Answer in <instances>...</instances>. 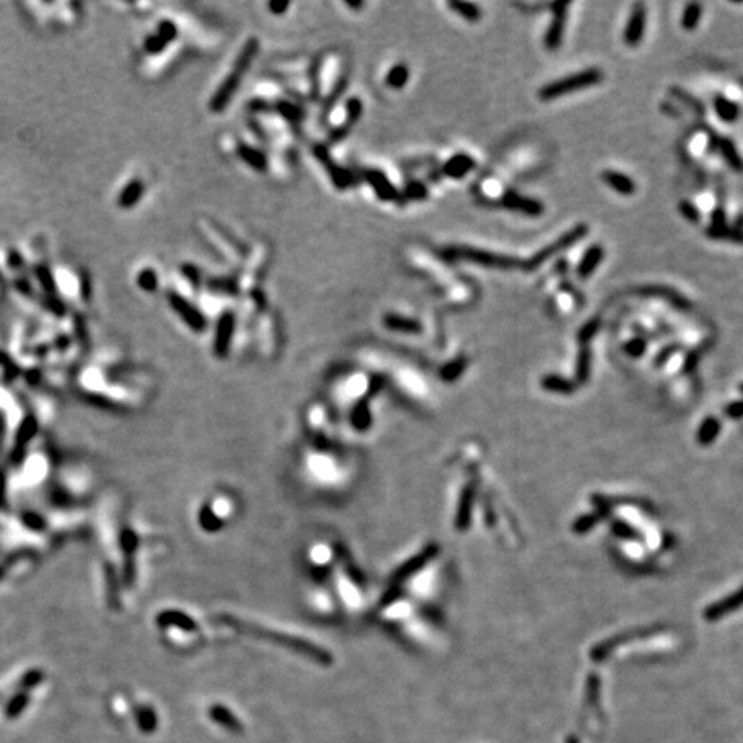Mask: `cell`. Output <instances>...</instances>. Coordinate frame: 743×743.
<instances>
[{"label":"cell","mask_w":743,"mask_h":743,"mask_svg":"<svg viewBox=\"0 0 743 743\" xmlns=\"http://www.w3.org/2000/svg\"><path fill=\"white\" fill-rule=\"evenodd\" d=\"M602 181L606 182V185H609L614 191H617L623 196L633 195L637 189V185L633 179H630L628 176L617 171H604Z\"/></svg>","instance_id":"obj_10"},{"label":"cell","mask_w":743,"mask_h":743,"mask_svg":"<svg viewBox=\"0 0 743 743\" xmlns=\"http://www.w3.org/2000/svg\"><path fill=\"white\" fill-rule=\"evenodd\" d=\"M231 335H233V315L224 314L219 322V329H217V339H215L217 353H226L227 346H229V341H231Z\"/></svg>","instance_id":"obj_14"},{"label":"cell","mask_w":743,"mask_h":743,"mask_svg":"<svg viewBox=\"0 0 743 743\" xmlns=\"http://www.w3.org/2000/svg\"><path fill=\"white\" fill-rule=\"evenodd\" d=\"M589 365H590V353L587 346H583L582 351L578 356V365H576V377L580 381H585L587 375H589Z\"/></svg>","instance_id":"obj_24"},{"label":"cell","mask_w":743,"mask_h":743,"mask_svg":"<svg viewBox=\"0 0 743 743\" xmlns=\"http://www.w3.org/2000/svg\"><path fill=\"white\" fill-rule=\"evenodd\" d=\"M36 274H38V279H40V283H42V286H45V291L54 293V279H52V276H50L49 269H47V267H38V269H36Z\"/></svg>","instance_id":"obj_29"},{"label":"cell","mask_w":743,"mask_h":743,"mask_svg":"<svg viewBox=\"0 0 743 743\" xmlns=\"http://www.w3.org/2000/svg\"><path fill=\"white\" fill-rule=\"evenodd\" d=\"M718 147H719V152H721V155L724 157V161L728 162L729 167H731L735 172H740V174H742V172H743V158L740 157V154H738V150H736L735 143H733V141L729 140V138H719Z\"/></svg>","instance_id":"obj_12"},{"label":"cell","mask_w":743,"mask_h":743,"mask_svg":"<svg viewBox=\"0 0 743 743\" xmlns=\"http://www.w3.org/2000/svg\"><path fill=\"white\" fill-rule=\"evenodd\" d=\"M141 195H143V182L138 181V179L137 181H131L130 185L124 188V191L121 193V196H119V207H122V209H131V207L141 198Z\"/></svg>","instance_id":"obj_16"},{"label":"cell","mask_w":743,"mask_h":743,"mask_svg":"<svg viewBox=\"0 0 743 743\" xmlns=\"http://www.w3.org/2000/svg\"><path fill=\"white\" fill-rule=\"evenodd\" d=\"M566 743H580V740L576 738V736H568V740H566Z\"/></svg>","instance_id":"obj_38"},{"label":"cell","mask_w":743,"mask_h":743,"mask_svg":"<svg viewBox=\"0 0 743 743\" xmlns=\"http://www.w3.org/2000/svg\"><path fill=\"white\" fill-rule=\"evenodd\" d=\"M604 259V248L600 244H592V246L583 253L582 260L576 266V277L578 279H589L593 272H595L597 267L600 266Z\"/></svg>","instance_id":"obj_9"},{"label":"cell","mask_w":743,"mask_h":743,"mask_svg":"<svg viewBox=\"0 0 743 743\" xmlns=\"http://www.w3.org/2000/svg\"><path fill=\"white\" fill-rule=\"evenodd\" d=\"M210 716H212L213 721L217 722V724L224 726L226 729H229V731H234V733H239L241 731V724L239 721H237L236 718H234L233 714H231L227 709L224 707H212V711H210Z\"/></svg>","instance_id":"obj_17"},{"label":"cell","mask_w":743,"mask_h":743,"mask_svg":"<svg viewBox=\"0 0 743 743\" xmlns=\"http://www.w3.org/2000/svg\"><path fill=\"white\" fill-rule=\"evenodd\" d=\"M599 324H600L599 318H593V320H589L582 329H580L578 339L583 342V344H587V342H589L590 339L597 334V331H599Z\"/></svg>","instance_id":"obj_26"},{"label":"cell","mask_w":743,"mask_h":743,"mask_svg":"<svg viewBox=\"0 0 743 743\" xmlns=\"http://www.w3.org/2000/svg\"><path fill=\"white\" fill-rule=\"evenodd\" d=\"M9 263H11V267H14V269H19L21 267V259H19L18 253H9Z\"/></svg>","instance_id":"obj_35"},{"label":"cell","mask_w":743,"mask_h":743,"mask_svg":"<svg viewBox=\"0 0 743 743\" xmlns=\"http://www.w3.org/2000/svg\"><path fill=\"white\" fill-rule=\"evenodd\" d=\"M406 81H408V67L403 66V64L392 67L391 73H389V76H388L389 86L403 88Z\"/></svg>","instance_id":"obj_22"},{"label":"cell","mask_w":743,"mask_h":743,"mask_svg":"<svg viewBox=\"0 0 743 743\" xmlns=\"http://www.w3.org/2000/svg\"><path fill=\"white\" fill-rule=\"evenodd\" d=\"M408 196H412L413 200H423L427 196L425 186L420 185V182H413L408 188Z\"/></svg>","instance_id":"obj_33"},{"label":"cell","mask_w":743,"mask_h":743,"mask_svg":"<svg viewBox=\"0 0 743 743\" xmlns=\"http://www.w3.org/2000/svg\"><path fill=\"white\" fill-rule=\"evenodd\" d=\"M700 18L702 5L698 4V2H692V4H688L687 8H685L683 16H681V26H683V30H687V32H694V30L697 28Z\"/></svg>","instance_id":"obj_18"},{"label":"cell","mask_w":743,"mask_h":743,"mask_svg":"<svg viewBox=\"0 0 743 743\" xmlns=\"http://www.w3.org/2000/svg\"><path fill=\"white\" fill-rule=\"evenodd\" d=\"M158 33H161V35H158V36H161L162 42L169 43L172 38H174L176 33H178V32H176V26L172 25V23L165 21V23H162L161 28H158Z\"/></svg>","instance_id":"obj_30"},{"label":"cell","mask_w":743,"mask_h":743,"mask_svg":"<svg viewBox=\"0 0 743 743\" xmlns=\"http://www.w3.org/2000/svg\"><path fill=\"white\" fill-rule=\"evenodd\" d=\"M714 108H716V114L719 115V119L724 122L736 121L740 115L738 105H736L733 100H729V98L722 97V95H718V97L714 98Z\"/></svg>","instance_id":"obj_13"},{"label":"cell","mask_w":743,"mask_h":743,"mask_svg":"<svg viewBox=\"0 0 743 743\" xmlns=\"http://www.w3.org/2000/svg\"><path fill=\"white\" fill-rule=\"evenodd\" d=\"M678 209H680V213L688 220V222H692V224L700 222V212H698V209L694 205V203L680 202V207H678Z\"/></svg>","instance_id":"obj_25"},{"label":"cell","mask_w":743,"mask_h":743,"mask_svg":"<svg viewBox=\"0 0 743 743\" xmlns=\"http://www.w3.org/2000/svg\"><path fill=\"white\" fill-rule=\"evenodd\" d=\"M671 91H673L674 95H678V98H680V100H683V102H687V104H690L692 107L695 108V112H698V114H704V105H700L697 100H694V98H692L690 95L683 93V91H681L680 88H673V90H671Z\"/></svg>","instance_id":"obj_31"},{"label":"cell","mask_w":743,"mask_h":743,"mask_svg":"<svg viewBox=\"0 0 743 743\" xmlns=\"http://www.w3.org/2000/svg\"><path fill=\"white\" fill-rule=\"evenodd\" d=\"M646 8L644 4H635L632 9V14H630L628 23H626L625 28V43L628 47H637L642 42L644 32H646Z\"/></svg>","instance_id":"obj_6"},{"label":"cell","mask_w":743,"mask_h":743,"mask_svg":"<svg viewBox=\"0 0 743 743\" xmlns=\"http://www.w3.org/2000/svg\"><path fill=\"white\" fill-rule=\"evenodd\" d=\"M503 207L506 209L515 210V212H521L525 215L530 217H539L544 213V205L537 200L527 198V196L518 195L517 191H506L503 195Z\"/></svg>","instance_id":"obj_7"},{"label":"cell","mask_w":743,"mask_h":743,"mask_svg":"<svg viewBox=\"0 0 743 743\" xmlns=\"http://www.w3.org/2000/svg\"><path fill=\"white\" fill-rule=\"evenodd\" d=\"M733 227L738 231H743V213H740V215L736 217L735 222H733Z\"/></svg>","instance_id":"obj_36"},{"label":"cell","mask_w":743,"mask_h":743,"mask_svg":"<svg viewBox=\"0 0 743 743\" xmlns=\"http://www.w3.org/2000/svg\"><path fill=\"white\" fill-rule=\"evenodd\" d=\"M587 233H589V227H587L585 224H580V226L573 227L571 231L563 234V236L559 237V239H556L554 243L542 248L541 252L535 253L534 257H530V259L525 260V262H521V269L527 270V272H532V270L539 269L542 263L547 262V260L551 259V257H554L556 253L563 252V250H566V248L573 246V244L578 243L580 239H583V237L587 236Z\"/></svg>","instance_id":"obj_4"},{"label":"cell","mask_w":743,"mask_h":743,"mask_svg":"<svg viewBox=\"0 0 743 743\" xmlns=\"http://www.w3.org/2000/svg\"><path fill=\"white\" fill-rule=\"evenodd\" d=\"M602 71L597 69V67H590V69L582 71V73L571 74V76H566L554 81V83L545 84V86L541 88V91H539V97L544 102L556 100V98L563 97V95L566 93H571V91L595 86V84H599L600 81H602Z\"/></svg>","instance_id":"obj_2"},{"label":"cell","mask_w":743,"mask_h":743,"mask_svg":"<svg viewBox=\"0 0 743 743\" xmlns=\"http://www.w3.org/2000/svg\"><path fill=\"white\" fill-rule=\"evenodd\" d=\"M444 255H446L447 259H464L468 260V262L477 263V266L488 267V269L510 270L521 267V260L515 259V257L484 252V250H477V248H451Z\"/></svg>","instance_id":"obj_3"},{"label":"cell","mask_w":743,"mask_h":743,"mask_svg":"<svg viewBox=\"0 0 743 743\" xmlns=\"http://www.w3.org/2000/svg\"><path fill=\"white\" fill-rule=\"evenodd\" d=\"M368 179H370V182H372V185L375 186V189H377V193H379V196H381V198H386V200L394 198L396 193H394V189H392V186L389 185V182L386 181V179L382 178L381 174H379V172H370Z\"/></svg>","instance_id":"obj_20"},{"label":"cell","mask_w":743,"mask_h":743,"mask_svg":"<svg viewBox=\"0 0 743 743\" xmlns=\"http://www.w3.org/2000/svg\"><path fill=\"white\" fill-rule=\"evenodd\" d=\"M711 222H712L711 226H726V222H728V215H726V212L721 209V207H718V209L711 213Z\"/></svg>","instance_id":"obj_34"},{"label":"cell","mask_w":743,"mask_h":743,"mask_svg":"<svg viewBox=\"0 0 743 743\" xmlns=\"http://www.w3.org/2000/svg\"><path fill=\"white\" fill-rule=\"evenodd\" d=\"M473 167H475L473 158L468 157V155H464V154H458V155H454V157H451L449 161L444 164L443 172L453 179H461V178H464L468 172L473 171Z\"/></svg>","instance_id":"obj_11"},{"label":"cell","mask_w":743,"mask_h":743,"mask_svg":"<svg viewBox=\"0 0 743 743\" xmlns=\"http://www.w3.org/2000/svg\"><path fill=\"white\" fill-rule=\"evenodd\" d=\"M449 8L453 9V11H456L461 18L467 19V21H470V23H477L478 19L482 18L480 9H478L475 4H468V2H449Z\"/></svg>","instance_id":"obj_19"},{"label":"cell","mask_w":743,"mask_h":743,"mask_svg":"<svg viewBox=\"0 0 743 743\" xmlns=\"http://www.w3.org/2000/svg\"><path fill=\"white\" fill-rule=\"evenodd\" d=\"M705 234L711 239H721V241H733V243H742L743 244V231L735 229V227L728 226H709L705 229Z\"/></svg>","instance_id":"obj_15"},{"label":"cell","mask_w":743,"mask_h":743,"mask_svg":"<svg viewBox=\"0 0 743 743\" xmlns=\"http://www.w3.org/2000/svg\"><path fill=\"white\" fill-rule=\"evenodd\" d=\"M257 50H259V42H257L255 38L248 40L244 49L241 50V54L237 56L236 64H234L231 74L226 78V80H224V83L220 84L219 90H217L215 95H213L212 102H210V107H212L213 112H220L224 107H226L227 102L231 100L233 93L237 90V86H239V81H241V78H243V74L246 73L248 67L252 66L253 59H255Z\"/></svg>","instance_id":"obj_1"},{"label":"cell","mask_w":743,"mask_h":743,"mask_svg":"<svg viewBox=\"0 0 743 743\" xmlns=\"http://www.w3.org/2000/svg\"><path fill=\"white\" fill-rule=\"evenodd\" d=\"M542 384H544L545 389H551V391H558V392H569L573 389L569 382H566L565 379L558 377V375H549V377L544 379Z\"/></svg>","instance_id":"obj_23"},{"label":"cell","mask_w":743,"mask_h":743,"mask_svg":"<svg viewBox=\"0 0 743 743\" xmlns=\"http://www.w3.org/2000/svg\"><path fill=\"white\" fill-rule=\"evenodd\" d=\"M568 2H554L551 4V9L554 11L551 26L547 28L544 36V45L547 50H558L563 43V35H565L566 26V11H568Z\"/></svg>","instance_id":"obj_5"},{"label":"cell","mask_w":743,"mask_h":743,"mask_svg":"<svg viewBox=\"0 0 743 743\" xmlns=\"http://www.w3.org/2000/svg\"><path fill=\"white\" fill-rule=\"evenodd\" d=\"M287 8H290V4H270V9L276 12L284 11V9H287Z\"/></svg>","instance_id":"obj_37"},{"label":"cell","mask_w":743,"mask_h":743,"mask_svg":"<svg viewBox=\"0 0 743 743\" xmlns=\"http://www.w3.org/2000/svg\"><path fill=\"white\" fill-rule=\"evenodd\" d=\"M241 154H243V157L246 158V161H252V162H253V165H255V167L263 169V165H266V161H263L262 155L255 154V150H252V148H248V150H246V148H244V150L241 152Z\"/></svg>","instance_id":"obj_32"},{"label":"cell","mask_w":743,"mask_h":743,"mask_svg":"<svg viewBox=\"0 0 743 743\" xmlns=\"http://www.w3.org/2000/svg\"><path fill=\"white\" fill-rule=\"evenodd\" d=\"M138 284H140L145 291H155V287H157V276H155L154 270H143V272L138 276Z\"/></svg>","instance_id":"obj_27"},{"label":"cell","mask_w":743,"mask_h":743,"mask_svg":"<svg viewBox=\"0 0 743 743\" xmlns=\"http://www.w3.org/2000/svg\"><path fill=\"white\" fill-rule=\"evenodd\" d=\"M169 301H171L172 308H174L176 311H178L179 315H181L182 318H185L186 322H188L189 325H191L193 329H196V331H202L203 327H205V318L202 317V314H200L198 310H196L195 307H191V305L188 303V301L185 300V298L178 296V294L171 293L169 294Z\"/></svg>","instance_id":"obj_8"},{"label":"cell","mask_w":743,"mask_h":743,"mask_svg":"<svg viewBox=\"0 0 743 743\" xmlns=\"http://www.w3.org/2000/svg\"><path fill=\"white\" fill-rule=\"evenodd\" d=\"M386 324L392 329H399V331L405 332H420V324L416 320H410V318L403 317H388L386 318Z\"/></svg>","instance_id":"obj_21"},{"label":"cell","mask_w":743,"mask_h":743,"mask_svg":"<svg viewBox=\"0 0 743 743\" xmlns=\"http://www.w3.org/2000/svg\"><path fill=\"white\" fill-rule=\"evenodd\" d=\"M646 348H647L646 341H644V339H640V338L632 339V341H628V342H626V344H625V351L628 353V355H632L633 358H637V356L644 355V351H646Z\"/></svg>","instance_id":"obj_28"}]
</instances>
